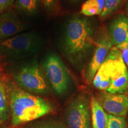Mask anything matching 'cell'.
Returning <instances> with one entry per match:
<instances>
[{"mask_svg":"<svg viewBox=\"0 0 128 128\" xmlns=\"http://www.w3.org/2000/svg\"><path fill=\"white\" fill-rule=\"evenodd\" d=\"M6 86L13 126L34 120L52 111L50 104L40 97L26 92L13 83Z\"/></svg>","mask_w":128,"mask_h":128,"instance_id":"1","label":"cell"},{"mask_svg":"<svg viewBox=\"0 0 128 128\" xmlns=\"http://www.w3.org/2000/svg\"><path fill=\"white\" fill-rule=\"evenodd\" d=\"M96 44L88 20L74 17L69 21L64 35V50L71 62L81 61Z\"/></svg>","mask_w":128,"mask_h":128,"instance_id":"2","label":"cell"},{"mask_svg":"<svg viewBox=\"0 0 128 128\" xmlns=\"http://www.w3.org/2000/svg\"><path fill=\"white\" fill-rule=\"evenodd\" d=\"M39 48L38 36L32 32H26L0 42V52L10 60H18L29 56Z\"/></svg>","mask_w":128,"mask_h":128,"instance_id":"3","label":"cell"},{"mask_svg":"<svg viewBox=\"0 0 128 128\" xmlns=\"http://www.w3.org/2000/svg\"><path fill=\"white\" fill-rule=\"evenodd\" d=\"M19 87L31 93L46 94L48 87L42 69L36 61L32 62L20 69L14 76Z\"/></svg>","mask_w":128,"mask_h":128,"instance_id":"4","label":"cell"},{"mask_svg":"<svg viewBox=\"0 0 128 128\" xmlns=\"http://www.w3.org/2000/svg\"><path fill=\"white\" fill-rule=\"evenodd\" d=\"M106 59L110 67V84L106 92L112 94L126 93L128 89V71L121 50L116 46L112 48Z\"/></svg>","mask_w":128,"mask_h":128,"instance_id":"5","label":"cell"},{"mask_svg":"<svg viewBox=\"0 0 128 128\" xmlns=\"http://www.w3.org/2000/svg\"><path fill=\"white\" fill-rule=\"evenodd\" d=\"M44 72L53 90L58 94H63L68 89L70 76L66 66L60 58L50 54L43 62Z\"/></svg>","mask_w":128,"mask_h":128,"instance_id":"6","label":"cell"},{"mask_svg":"<svg viewBox=\"0 0 128 128\" xmlns=\"http://www.w3.org/2000/svg\"><path fill=\"white\" fill-rule=\"evenodd\" d=\"M90 104L86 96L76 97L69 104L66 122L69 128H91Z\"/></svg>","mask_w":128,"mask_h":128,"instance_id":"7","label":"cell"},{"mask_svg":"<svg viewBox=\"0 0 128 128\" xmlns=\"http://www.w3.org/2000/svg\"><path fill=\"white\" fill-rule=\"evenodd\" d=\"M112 44L110 36L106 32L96 42V50L86 72V80L88 83L92 82L96 72L104 61Z\"/></svg>","mask_w":128,"mask_h":128,"instance_id":"8","label":"cell"},{"mask_svg":"<svg viewBox=\"0 0 128 128\" xmlns=\"http://www.w3.org/2000/svg\"><path fill=\"white\" fill-rule=\"evenodd\" d=\"M100 100L102 108L110 114L123 117L128 111V96L124 94L102 92Z\"/></svg>","mask_w":128,"mask_h":128,"instance_id":"9","label":"cell"},{"mask_svg":"<svg viewBox=\"0 0 128 128\" xmlns=\"http://www.w3.org/2000/svg\"><path fill=\"white\" fill-rule=\"evenodd\" d=\"M25 29L22 21L13 9L0 14V41L18 34Z\"/></svg>","mask_w":128,"mask_h":128,"instance_id":"10","label":"cell"},{"mask_svg":"<svg viewBox=\"0 0 128 128\" xmlns=\"http://www.w3.org/2000/svg\"><path fill=\"white\" fill-rule=\"evenodd\" d=\"M110 38L113 45L120 50L128 47V17L120 15L110 27Z\"/></svg>","mask_w":128,"mask_h":128,"instance_id":"11","label":"cell"},{"mask_svg":"<svg viewBox=\"0 0 128 128\" xmlns=\"http://www.w3.org/2000/svg\"><path fill=\"white\" fill-rule=\"evenodd\" d=\"M91 114L93 128H107L108 114L106 113L100 102L92 97L91 100Z\"/></svg>","mask_w":128,"mask_h":128,"instance_id":"12","label":"cell"},{"mask_svg":"<svg viewBox=\"0 0 128 128\" xmlns=\"http://www.w3.org/2000/svg\"><path fill=\"white\" fill-rule=\"evenodd\" d=\"M110 68L107 60L101 65L100 68L96 72L92 83L96 88L102 91H107L110 84Z\"/></svg>","mask_w":128,"mask_h":128,"instance_id":"13","label":"cell"},{"mask_svg":"<svg viewBox=\"0 0 128 128\" xmlns=\"http://www.w3.org/2000/svg\"><path fill=\"white\" fill-rule=\"evenodd\" d=\"M10 109L6 84L0 81V125L8 119Z\"/></svg>","mask_w":128,"mask_h":128,"instance_id":"14","label":"cell"},{"mask_svg":"<svg viewBox=\"0 0 128 128\" xmlns=\"http://www.w3.org/2000/svg\"><path fill=\"white\" fill-rule=\"evenodd\" d=\"M104 6V0H87L82 4L81 13L86 16L100 15Z\"/></svg>","mask_w":128,"mask_h":128,"instance_id":"15","label":"cell"},{"mask_svg":"<svg viewBox=\"0 0 128 128\" xmlns=\"http://www.w3.org/2000/svg\"><path fill=\"white\" fill-rule=\"evenodd\" d=\"M40 0H16L14 7L27 15L36 14L39 7Z\"/></svg>","mask_w":128,"mask_h":128,"instance_id":"16","label":"cell"},{"mask_svg":"<svg viewBox=\"0 0 128 128\" xmlns=\"http://www.w3.org/2000/svg\"><path fill=\"white\" fill-rule=\"evenodd\" d=\"M124 0H104V6L100 18L104 20L119 8Z\"/></svg>","mask_w":128,"mask_h":128,"instance_id":"17","label":"cell"},{"mask_svg":"<svg viewBox=\"0 0 128 128\" xmlns=\"http://www.w3.org/2000/svg\"><path fill=\"white\" fill-rule=\"evenodd\" d=\"M107 128H126V122L124 117L108 114Z\"/></svg>","mask_w":128,"mask_h":128,"instance_id":"18","label":"cell"},{"mask_svg":"<svg viewBox=\"0 0 128 128\" xmlns=\"http://www.w3.org/2000/svg\"><path fill=\"white\" fill-rule=\"evenodd\" d=\"M42 1L47 12H53L58 8L59 0H42Z\"/></svg>","mask_w":128,"mask_h":128,"instance_id":"19","label":"cell"},{"mask_svg":"<svg viewBox=\"0 0 128 128\" xmlns=\"http://www.w3.org/2000/svg\"><path fill=\"white\" fill-rule=\"evenodd\" d=\"M30 128H66L63 124L55 122H46L36 124Z\"/></svg>","mask_w":128,"mask_h":128,"instance_id":"20","label":"cell"},{"mask_svg":"<svg viewBox=\"0 0 128 128\" xmlns=\"http://www.w3.org/2000/svg\"><path fill=\"white\" fill-rule=\"evenodd\" d=\"M16 0H0V14L10 9Z\"/></svg>","mask_w":128,"mask_h":128,"instance_id":"21","label":"cell"},{"mask_svg":"<svg viewBox=\"0 0 128 128\" xmlns=\"http://www.w3.org/2000/svg\"><path fill=\"white\" fill-rule=\"evenodd\" d=\"M122 54V58L124 61L125 64L126 66L128 68V47L124 48V49H121Z\"/></svg>","mask_w":128,"mask_h":128,"instance_id":"22","label":"cell"},{"mask_svg":"<svg viewBox=\"0 0 128 128\" xmlns=\"http://www.w3.org/2000/svg\"><path fill=\"white\" fill-rule=\"evenodd\" d=\"M126 8H127V12H128V3H127V7H126Z\"/></svg>","mask_w":128,"mask_h":128,"instance_id":"23","label":"cell"},{"mask_svg":"<svg viewBox=\"0 0 128 128\" xmlns=\"http://www.w3.org/2000/svg\"><path fill=\"white\" fill-rule=\"evenodd\" d=\"M71 1H78V0H71Z\"/></svg>","mask_w":128,"mask_h":128,"instance_id":"24","label":"cell"}]
</instances>
